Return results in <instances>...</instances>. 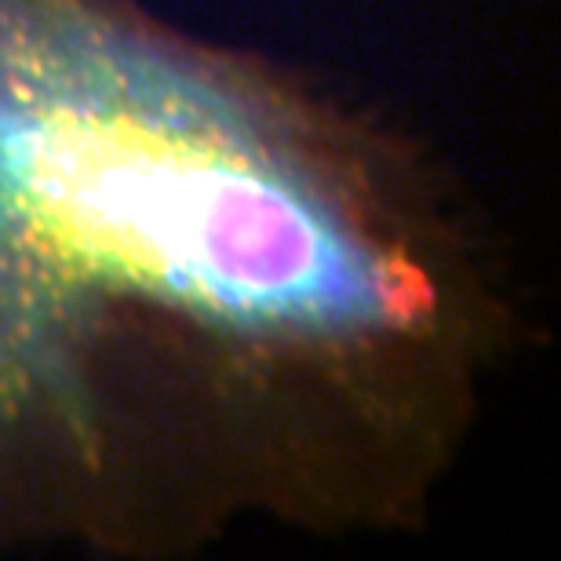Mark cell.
<instances>
[{
    "label": "cell",
    "mask_w": 561,
    "mask_h": 561,
    "mask_svg": "<svg viewBox=\"0 0 561 561\" xmlns=\"http://www.w3.org/2000/svg\"><path fill=\"white\" fill-rule=\"evenodd\" d=\"M238 110L131 33L0 0V307L136 302L266 354L409 329L362 219Z\"/></svg>",
    "instance_id": "6da1fadb"
}]
</instances>
